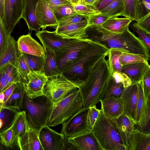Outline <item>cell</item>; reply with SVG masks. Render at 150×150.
I'll list each match as a JSON object with an SVG mask.
<instances>
[{"instance_id":"obj_36","label":"cell","mask_w":150,"mask_h":150,"mask_svg":"<svg viewBox=\"0 0 150 150\" xmlns=\"http://www.w3.org/2000/svg\"><path fill=\"white\" fill-rule=\"evenodd\" d=\"M134 129L142 133L150 134V97L147 100L145 111L139 122L134 124Z\"/></svg>"},{"instance_id":"obj_17","label":"cell","mask_w":150,"mask_h":150,"mask_svg":"<svg viewBox=\"0 0 150 150\" xmlns=\"http://www.w3.org/2000/svg\"><path fill=\"white\" fill-rule=\"evenodd\" d=\"M88 25V21H87L77 23L57 26L55 31L57 34L63 38L84 39L87 37L85 29Z\"/></svg>"},{"instance_id":"obj_45","label":"cell","mask_w":150,"mask_h":150,"mask_svg":"<svg viewBox=\"0 0 150 150\" xmlns=\"http://www.w3.org/2000/svg\"><path fill=\"white\" fill-rule=\"evenodd\" d=\"M133 25L146 33L150 34V12L134 23Z\"/></svg>"},{"instance_id":"obj_58","label":"cell","mask_w":150,"mask_h":150,"mask_svg":"<svg viewBox=\"0 0 150 150\" xmlns=\"http://www.w3.org/2000/svg\"><path fill=\"white\" fill-rule=\"evenodd\" d=\"M4 96L3 92L0 93V104L3 105L4 103Z\"/></svg>"},{"instance_id":"obj_59","label":"cell","mask_w":150,"mask_h":150,"mask_svg":"<svg viewBox=\"0 0 150 150\" xmlns=\"http://www.w3.org/2000/svg\"><path fill=\"white\" fill-rule=\"evenodd\" d=\"M142 4L145 8L149 11L150 10V3L145 1L143 2Z\"/></svg>"},{"instance_id":"obj_21","label":"cell","mask_w":150,"mask_h":150,"mask_svg":"<svg viewBox=\"0 0 150 150\" xmlns=\"http://www.w3.org/2000/svg\"><path fill=\"white\" fill-rule=\"evenodd\" d=\"M75 149L79 150H102L94 135L91 131L68 139Z\"/></svg>"},{"instance_id":"obj_10","label":"cell","mask_w":150,"mask_h":150,"mask_svg":"<svg viewBox=\"0 0 150 150\" xmlns=\"http://www.w3.org/2000/svg\"><path fill=\"white\" fill-rule=\"evenodd\" d=\"M39 138L44 150L72 149V145L63 134L51 129L47 125L40 130Z\"/></svg>"},{"instance_id":"obj_16","label":"cell","mask_w":150,"mask_h":150,"mask_svg":"<svg viewBox=\"0 0 150 150\" xmlns=\"http://www.w3.org/2000/svg\"><path fill=\"white\" fill-rule=\"evenodd\" d=\"M37 20L41 28L48 27L57 28L58 21L51 9L45 0H39L36 8Z\"/></svg>"},{"instance_id":"obj_26","label":"cell","mask_w":150,"mask_h":150,"mask_svg":"<svg viewBox=\"0 0 150 150\" xmlns=\"http://www.w3.org/2000/svg\"><path fill=\"white\" fill-rule=\"evenodd\" d=\"M19 53L16 42L13 37L11 36L7 47L0 56V68L10 63L17 69Z\"/></svg>"},{"instance_id":"obj_44","label":"cell","mask_w":150,"mask_h":150,"mask_svg":"<svg viewBox=\"0 0 150 150\" xmlns=\"http://www.w3.org/2000/svg\"><path fill=\"white\" fill-rule=\"evenodd\" d=\"M0 139L3 144L10 149L15 144L13 141V125L9 128L0 133Z\"/></svg>"},{"instance_id":"obj_24","label":"cell","mask_w":150,"mask_h":150,"mask_svg":"<svg viewBox=\"0 0 150 150\" xmlns=\"http://www.w3.org/2000/svg\"><path fill=\"white\" fill-rule=\"evenodd\" d=\"M39 0H24V7L22 18L25 21L29 31H40L41 27L36 17V8Z\"/></svg>"},{"instance_id":"obj_1","label":"cell","mask_w":150,"mask_h":150,"mask_svg":"<svg viewBox=\"0 0 150 150\" xmlns=\"http://www.w3.org/2000/svg\"><path fill=\"white\" fill-rule=\"evenodd\" d=\"M85 32L87 37L85 39L102 44L109 50L123 49L143 55L148 61L150 60V51L144 42L129 30V27L122 33H117L107 30L101 25H94L88 26Z\"/></svg>"},{"instance_id":"obj_5","label":"cell","mask_w":150,"mask_h":150,"mask_svg":"<svg viewBox=\"0 0 150 150\" xmlns=\"http://www.w3.org/2000/svg\"><path fill=\"white\" fill-rule=\"evenodd\" d=\"M83 107L79 88L72 91L63 99L54 104L48 119V126L54 127L66 122Z\"/></svg>"},{"instance_id":"obj_49","label":"cell","mask_w":150,"mask_h":150,"mask_svg":"<svg viewBox=\"0 0 150 150\" xmlns=\"http://www.w3.org/2000/svg\"><path fill=\"white\" fill-rule=\"evenodd\" d=\"M144 95L147 100L150 97V67L146 72L142 80Z\"/></svg>"},{"instance_id":"obj_61","label":"cell","mask_w":150,"mask_h":150,"mask_svg":"<svg viewBox=\"0 0 150 150\" xmlns=\"http://www.w3.org/2000/svg\"><path fill=\"white\" fill-rule=\"evenodd\" d=\"M72 4H77L79 3L80 0H68Z\"/></svg>"},{"instance_id":"obj_35","label":"cell","mask_w":150,"mask_h":150,"mask_svg":"<svg viewBox=\"0 0 150 150\" xmlns=\"http://www.w3.org/2000/svg\"><path fill=\"white\" fill-rule=\"evenodd\" d=\"M128 52L125 50L112 48L110 49L107 56L112 75L114 72H121L122 66L119 62V58L122 53Z\"/></svg>"},{"instance_id":"obj_43","label":"cell","mask_w":150,"mask_h":150,"mask_svg":"<svg viewBox=\"0 0 150 150\" xmlns=\"http://www.w3.org/2000/svg\"><path fill=\"white\" fill-rule=\"evenodd\" d=\"M88 16L76 14L64 17L58 21V25L61 26L67 25L77 23L88 21Z\"/></svg>"},{"instance_id":"obj_38","label":"cell","mask_w":150,"mask_h":150,"mask_svg":"<svg viewBox=\"0 0 150 150\" xmlns=\"http://www.w3.org/2000/svg\"><path fill=\"white\" fill-rule=\"evenodd\" d=\"M18 62L17 69L20 74L22 82L23 84L26 83L28 81V74L31 71L28 64L26 54L19 52Z\"/></svg>"},{"instance_id":"obj_7","label":"cell","mask_w":150,"mask_h":150,"mask_svg":"<svg viewBox=\"0 0 150 150\" xmlns=\"http://www.w3.org/2000/svg\"><path fill=\"white\" fill-rule=\"evenodd\" d=\"M84 82L83 81L69 79L62 74L52 76L48 77L43 93L54 104L72 91L79 88Z\"/></svg>"},{"instance_id":"obj_39","label":"cell","mask_w":150,"mask_h":150,"mask_svg":"<svg viewBox=\"0 0 150 150\" xmlns=\"http://www.w3.org/2000/svg\"><path fill=\"white\" fill-rule=\"evenodd\" d=\"M146 61H148L144 55L128 52H123L119 58L122 66Z\"/></svg>"},{"instance_id":"obj_18","label":"cell","mask_w":150,"mask_h":150,"mask_svg":"<svg viewBox=\"0 0 150 150\" xmlns=\"http://www.w3.org/2000/svg\"><path fill=\"white\" fill-rule=\"evenodd\" d=\"M101 110L110 119L118 118L123 113V102L120 97H111L100 100Z\"/></svg>"},{"instance_id":"obj_62","label":"cell","mask_w":150,"mask_h":150,"mask_svg":"<svg viewBox=\"0 0 150 150\" xmlns=\"http://www.w3.org/2000/svg\"><path fill=\"white\" fill-rule=\"evenodd\" d=\"M139 0L140 1L142 4L143 2L144 1H145V2H148V3H150V0Z\"/></svg>"},{"instance_id":"obj_34","label":"cell","mask_w":150,"mask_h":150,"mask_svg":"<svg viewBox=\"0 0 150 150\" xmlns=\"http://www.w3.org/2000/svg\"><path fill=\"white\" fill-rule=\"evenodd\" d=\"M125 88L121 83L117 82L112 75L108 81L101 100L111 97H120Z\"/></svg>"},{"instance_id":"obj_3","label":"cell","mask_w":150,"mask_h":150,"mask_svg":"<svg viewBox=\"0 0 150 150\" xmlns=\"http://www.w3.org/2000/svg\"><path fill=\"white\" fill-rule=\"evenodd\" d=\"M109 50L103 45L92 41L86 52L66 67L62 73L69 79L84 81L94 65L102 57L107 56Z\"/></svg>"},{"instance_id":"obj_15","label":"cell","mask_w":150,"mask_h":150,"mask_svg":"<svg viewBox=\"0 0 150 150\" xmlns=\"http://www.w3.org/2000/svg\"><path fill=\"white\" fill-rule=\"evenodd\" d=\"M19 52L40 56L45 58V53L43 47L28 33L19 37L16 42Z\"/></svg>"},{"instance_id":"obj_28","label":"cell","mask_w":150,"mask_h":150,"mask_svg":"<svg viewBox=\"0 0 150 150\" xmlns=\"http://www.w3.org/2000/svg\"><path fill=\"white\" fill-rule=\"evenodd\" d=\"M19 112L17 110L0 104V133L11 127Z\"/></svg>"},{"instance_id":"obj_57","label":"cell","mask_w":150,"mask_h":150,"mask_svg":"<svg viewBox=\"0 0 150 150\" xmlns=\"http://www.w3.org/2000/svg\"><path fill=\"white\" fill-rule=\"evenodd\" d=\"M4 0H0V20L2 21L4 15Z\"/></svg>"},{"instance_id":"obj_33","label":"cell","mask_w":150,"mask_h":150,"mask_svg":"<svg viewBox=\"0 0 150 150\" xmlns=\"http://www.w3.org/2000/svg\"><path fill=\"white\" fill-rule=\"evenodd\" d=\"M0 72L7 82L11 85L14 83H22L18 69L10 63L1 67Z\"/></svg>"},{"instance_id":"obj_22","label":"cell","mask_w":150,"mask_h":150,"mask_svg":"<svg viewBox=\"0 0 150 150\" xmlns=\"http://www.w3.org/2000/svg\"><path fill=\"white\" fill-rule=\"evenodd\" d=\"M150 67L148 61L122 66L121 72L126 74L130 79L132 84L142 81L145 73Z\"/></svg>"},{"instance_id":"obj_13","label":"cell","mask_w":150,"mask_h":150,"mask_svg":"<svg viewBox=\"0 0 150 150\" xmlns=\"http://www.w3.org/2000/svg\"><path fill=\"white\" fill-rule=\"evenodd\" d=\"M35 35L40 41L44 49L48 48L54 51L61 48L77 39L63 38L57 34L55 30L51 32L42 30L37 32Z\"/></svg>"},{"instance_id":"obj_8","label":"cell","mask_w":150,"mask_h":150,"mask_svg":"<svg viewBox=\"0 0 150 150\" xmlns=\"http://www.w3.org/2000/svg\"><path fill=\"white\" fill-rule=\"evenodd\" d=\"M92 42L87 39H77L54 51L57 63L62 72L66 67L76 61L86 52Z\"/></svg>"},{"instance_id":"obj_31","label":"cell","mask_w":150,"mask_h":150,"mask_svg":"<svg viewBox=\"0 0 150 150\" xmlns=\"http://www.w3.org/2000/svg\"><path fill=\"white\" fill-rule=\"evenodd\" d=\"M27 125L25 112L23 110L20 112L13 125V141L15 144H16L18 138L25 133Z\"/></svg>"},{"instance_id":"obj_47","label":"cell","mask_w":150,"mask_h":150,"mask_svg":"<svg viewBox=\"0 0 150 150\" xmlns=\"http://www.w3.org/2000/svg\"><path fill=\"white\" fill-rule=\"evenodd\" d=\"M110 17L102 15L101 13L88 16V26L95 25H102Z\"/></svg>"},{"instance_id":"obj_56","label":"cell","mask_w":150,"mask_h":150,"mask_svg":"<svg viewBox=\"0 0 150 150\" xmlns=\"http://www.w3.org/2000/svg\"><path fill=\"white\" fill-rule=\"evenodd\" d=\"M101 0H81L84 3L97 8L98 4Z\"/></svg>"},{"instance_id":"obj_12","label":"cell","mask_w":150,"mask_h":150,"mask_svg":"<svg viewBox=\"0 0 150 150\" xmlns=\"http://www.w3.org/2000/svg\"><path fill=\"white\" fill-rule=\"evenodd\" d=\"M28 82L23 84L26 95L34 98L44 95V87L48 79L44 72L31 71L28 74Z\"/></svg>"},{"instance_id":"obj_30","label":"cell","mask_w":150,"mask_h":150,"mask_svg":"<svg viewBox=\"0 0 150 150\" xmlns=\"http://www.w3.org/2000/svg\"><path fill=\"white\" fill-rule=\"evenodd\" d=\"M132 20L129 18H119L115 17L110 18L101 25L105 29L112 32L121 33L129 27Z\"/></svg>"},{"instance_id":"obj_27","label":"cell","mask_w":150,"mask_h":150,"mask_svg":"<svg viewBox=\"0 0 150 150\" xmlns=\"http://www.w3.org/2000/svg\"><path fill=\"white\" fill-rule=\"evenodd\" d=\"M25 94L23 83L21 82L16 83L11 95L3 106L16 109L19 112L22 111Z\"/></svg>"},{"instance_id":"obj_51","label":"cell","mask_w":150,"mask_h":150,"mask_svg":"<svg viewBox=\"0 0 150 150\" xmlns=\"http://www.w3.org/2000/svg\"><path fill=\"white\" fill-rule=\"evenodd\" d=\"M133 31L137 33L139 37L144 43L149 51L150 50V34L146 33L142 30L133 26L132 27Z\"/></svg>"},{"instance_id":"obj_20","label":"cell","mask_w":150,"mask_h":150,"mask_svg":"<svg viewBox=\"0 0 150 150\" xmlns=\"http://www.w3.org/2000/svg\"><path fill=\"white\" fill-rule=\"evenodd\" d=\"M109 120L117 130L122 141L127 149L129 136L134 129L133 121L124 113L118 118Z\"/></svg>"},{"instance_id":"obj_48","label":"cell","mask_w":150,"mask_h":150,"mask_svg":"<svg viewBox=\"0 0 150 150\" xmlns=\"http://www.w3.org/2000/svg\"><path fill=\"white\" fill-rule=\"evenodd\" d=\"M100 111L101 110L98 109L96 105L89 107L88 120L89 126L91 130Z\"/></svg>"},{"instance_id":"obj_55","label":"cell","mask_w":150,"mask_h":150,"mask_svg":"<svg viewBox=\"0 0 150 150\" xmlns=\"http://www.w3.org/2000/svg\"><path fill=\"white\" fill-rule=\"evenodd\" d=\"M114 0H101L98 4L97 7V9L100 11L107 6Z\"/></svg>"},{"instance_id":"obj_4","label":"cell","mask_w":150,"mask_h":150,"mask_svg":"<svg viewBox=\"0 0 150 150\" xmlns=\"http://www.w3.org/2000/svg\"><path fill=\"white\" fill-rule=\"evenodd\" d=\"M54 104L45 95L30 98L25 94L23 110L25 113L28 127L39 133L47 125Z\"/></svg>"},{"instance_id":"obj_19","label":"cell","mask_w":150,"mask_h":150,"mask_svg":"<svg viewBox=\"0 0 150 150\" xmlns=\"http://www.w3.org/2000/svg\"><path fill=\"white\" fill-rule=\"evenodd\" d=\"M16 145L21 150H44L39 138V133L27 125L25 133L18 138Z\"/></svg>"},{"instance_id":"obj_63","label":"cell","mask_w":150,"mask_h":150,"mask_svg":"<svg viewBox=\"0 0 150 150\" xmlns=\"http://www.w3.org/2000/svg\"><path fill=\"white\" fill-rule=\"evenodd\" d=\"M0 21H1V20H0Z\"/></svg>"},{"instance_id":"obj_46","label":"cell","mask_w":150,"mask_h":150,"mask_svg":"<svg viewBox=\"0 0 150 150\" xmlns=\"http://www.w3.org/2000/svg\"><path fill=\"white\" fill-rule=\"evenodd\" d=\"M11 35H9L0 21V56L7 47Z\"/></svg>"},{"instance_id":"obj_11","label":"cell","mask_w":150,"mask_h":150,"mask_svg":"<svg viewBox=\"0 0 150 150\" xmlns=\"http://www.w3.org/2000/svg\"><path fill=\"white\" fill-rule=\"evenodd\" d=\"M24 7V0H4L2 22L9 35L22 18Z\"/></svg>"},{"instance_id":"obj_2","label":"cell","mask_w":150,"mask_h":150,"mask_svg":"<svg viewBox=\"0 0 150 150\" xmlns=\"http://www.w3.org/2000/svg\"><path fill=\"white\" fill-rule=\"evenodd\" d=\"M105 55L94 65L79 89L83 107L96 105L101 100L108 81L112 76L108 59Z\"/></svg>"},{"instance_id":"obj_40","label":"cell","mask_w":150,"mask_h":150,"mask_svg":"<svg viewBox=\"0 0 150 150\" xmlns=\"http://www.w3.org/2000/svg\"><path fill=\"white\" fill-rule=\"evenodd\" d=\"M28 64L31 71L44 72L45 58L26 54Z\"/></svg>"},{"instance_id":"obj_25","label":"cell","mask_w":150,"mask_h":150,"mask_svg":"<svg viewBox=\"0 0 150 150\" xmlns=\"http://www.w3.org/2000/svg\"><path fill=\"white\" fill-rule=\"evenodd\" d=\"M125 12L122 16L129 18L132 21H138L150 12L139 0H123Z\"/></svg>"},{"instance_id":"obj_29","label":"cell","mask_w":150,"mask_h":150,"mask_svg":"<svg viewBox=\"0 0 150 150\" xmlns=\"http://www.w3.org/2000/svg\"><path fill=\"white\" fill-rule=\"evenodd\" d=\"M45 59L44 68V72L48 77L62 74L56 61L54 51L46 48L45 49Z\"/></svg>"},{"instance_id":"obj_53","label":"cell","mask_w":150,"mask_h":150,"mask_svg":"<svg viewBox=\"0 0 150 150\" xmlns=\"http://www.w3.org/2000/svg\"><path fill=\"white\" fill-rule=\"evenodd\" d=\"M11 85L5 79L0 72V93L3 92Z\"/></svg>"},{"instance_id":"obj_42","label":"cell","mask_w":150,"mask_h":150,"mask_svg":"<svg viewBox=\"0 0 150 150\" xmlns=\"http://www.w3.org/2000/svg\"><path fill=\"white\" fill-rule=\"evenodd\" d=\"M73 6L74 10L79 14L89 16L101 13L97 8L84 3L81 0Z\"/></svg>"},{"instance_id":"obj_54","label":"cell","mask_w":150,"mask_h":150,"mask_svg":"<svg viewBox=\"0 0 150 150\" xmlns=\"http://www.w3.org/2000/svg\"><path fill=\"white\" fill-rule=\"evenodd\" d=\"M16 83H13L9 87L3 91L4 96V103L3 105L7 101L11 95L16 86Z\"/></svg>"},{"instance_id":"obj_14","label":"cell","mask_w":150,"mask_h":150,"mask_svg":"<svg viewBox=\"0 0 150 150\" xmlns=\"http://www.w3.org/2000/svg\"><path fill=\"white\" fill-rule=\"evenodd\" d=\"M139 83L125 88L120 96L123 102V113L133 121L137 101Z\"/></svg>"},{"instance_id":"obj_32","label":"cell","mask_w":150,"mask_h":150,"mask_svg":"<svg viewBox=\"0 0 150 150\" xmlns=\"http://www.w3.org/2000/svg\"><path fill=\"white\" fill-rule=\"evenodd\" d=\"M125 10L123 0H114L100 11L102 15L112 18L122 16Z\"/></svg>"},{"instance_id":"obj_6","label":"cell","mask_w":150,"mask_h":150,"mask_svg":"<svg viewBox=\"0 0 150 150\" xmlns=\"http://www.w3.org/2000/svg\"><path fill=\"white\" fill-rule=\"evenodd\" d=\"M91 132L102 150H127L117 130L101 110Z\"/></svg>"},{"instance_id":"obj_41","label":"cell","mask_w":150,"mask_h":150,"mask_svg":"<svg viewBox=\"0 0 150 150\" xmlns=\"http://www.w3.org/2000/svg\"><path fill=\"white\" fill-rule=\"evenodd\" d=\"M57 21L62 18L73 14H79L74 10L73 5L63 6L51 9Z\"/></svg>"},{"instance_id":"obj_9","label":"cell","mask_w":150,"mask_h":150,"mask_svg":"<svg viewBox=\"0 0 150 150\" xmlns=\"http://www.w3.org/2000/svg\"><path fill=\"white\" fill-rule=\"evenodd\" d=\"M89 107L82 109L69 120L62 124L60 133L69 139L91 131L88 123Z\"/></svg>"},{"instance_id":"obj_37","label":"cell","mask_w":150,"mask_h":150,"mask_svg":"<svg viewBox=\"0 0 150 150\" xmlns=\"http://www.w3.org/2000/svg\"><path fill=\"white\" fill-rule=\"evenodd\" d=\"M146 101L144 95L142 81L139 82L138 99L133 120L134 124L139 122L145 111Z\"/></svg>"},{"instance_id":"obj_50","label":"cell","mask_w":150,"mask_h":150,"mask_svg":"<svg viewBox=\"0 0 150 150\" xmlns=\"http://www.w3.org/2000/svg\"><path fill=\"white\" fill-rule=\"evenodd\" d=\"M112 75L117 82L121 83L125 88L132 85V82L130 79L125 73L121 72L115 71Z\"/></svg>"},{"instance_id":"obj_52","label":"cell","mask_w":150,"mask_h":150,"mask_svg":"<svg viewBox=\"0 0 150 150\" xmlns=\"http://www.w3.org/2000/svg\"><path fill=\"white\" fill-rule=\"evenodd\" d=\"M51 9L57 7L72 5L68 0H45ZM73 5V4H72Z\"/></svg>"},{"instance_id":"obj_60","label":"cell","mask_w":150,"mask_h":150,"mask_svg":"<svg viewBox=\"0 0 150 150\" xmlns=\"http://www.w3.org/2000/svg\"><path fill=\"white\" fill-rule=\"evenodd\" d=\"M10 149L4 146L1 142L0 139V150H9Z\"/></svg>"},{"instance_id":"obj_23","label":"cell","mask_w":150,"mask_h":150,"mask_svg":"<svg viewBox=\"0 0 150 150\" xmlns=\"http://www.w3.org/2000/svg\"><path fill=\"white\" fill-rule=\"evenodd\" d=\"M127 150H150V134L134 129L129 136Z\"/></svg>"}]
</instances>
